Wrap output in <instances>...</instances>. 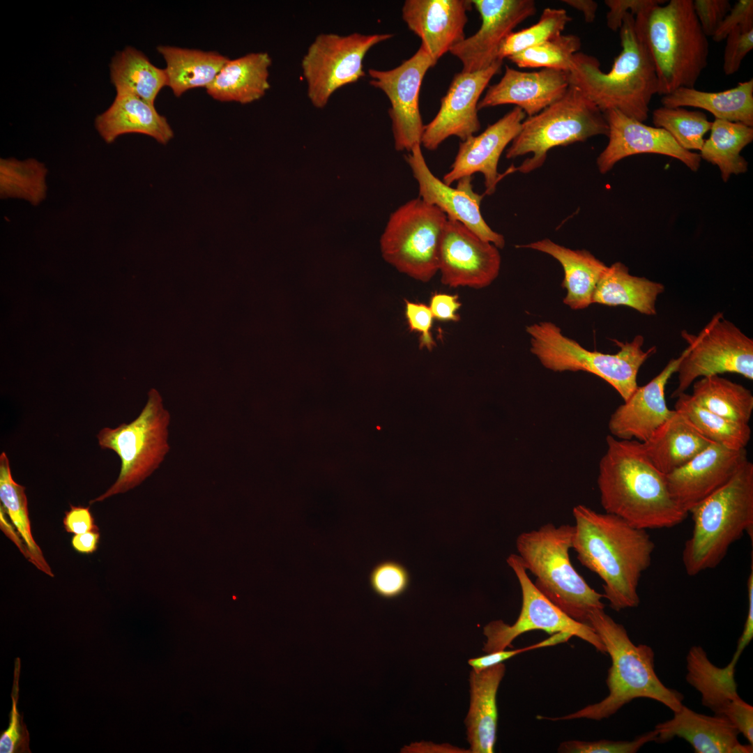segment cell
I'll return each instance as SVG.
<instances>
[{
  "instance_id": "d6986e66",
  "label": "cell",
  "mask_w": 753,
  "mask_h": 753,
  "mask_svg": "<svg viewBox=\"0 0 753 753\" xmlns=\"http://www.w3.org/2000/svg\"><path fill=\"white\" fill-rule=\"evenodd\" d=\"M482 24L473 36L465 38L450 52L462 63V72L472 73L490 66L498 59L499 47L521 22L536 12L533 0H474Z\"/></svg>"
},
{
  "instance_id": "5b68a950",
  "label": "cell",
  "mask_w": 753,
  "mask_h": 753,
  "mask_svg": "<svg viewBox=\"0 0 753 753\" xmlns=\"http://www.w3.org/2000/svg\"><path fill=\"white\" fill-rule=\"evenodd\" d=\"M635 29L655 69L658 95L694 88L708 65L709 44L692 0H670L634 16Z\"/></svg>"
},
{
  "instance_id": "ab89813d",
  "label": "cell",
  "mask_w": 753,
  "mask_h": 753,
  "mask_svg": "<svg viewBox=\"0 0 753 753\" xmlns=\"http://www.w3.org/2000/svg\"><path fill=\"white\" fill-rule=\"evenodd\" d=\"M47 174L46 165L35 158H1L0 197L24 200L37 206L47 196Z\"/></svg>"
},
{
  "instance_id": "681fc988",
  "label": "cell",
  "mask_w": 753,
  "mask_h": 753,
  "mask_svg": "<svg viewBox=\"0 0 753 753\" xmlns=\"http://www.w3.org/2000/svg\"><path fill=\"white\" fill-rule=\"evenodd\" d=\"M405 317L411 331L420 333L419 348L432 351L436 345L431 332L434 317L429 306L405 300Z\"/></svg>"
},
{
  "instance_id": "9c48e42d",
  "label": "cell",
  "mask_w": 753,
  "mask_h": 753,
  "mask_svg": "<svg viewBox=\"0 0 753 753\" xmlns=\"http://www.w3.org/2000/svg\"><path fill=\"white\" fill-rule=\"evenodd\" d=\"M608 132L603 113L577 87L570 84L561 98L522 121L505 158L531 156L519 166L510 168L508 173L533 172L543 165L552 149L583 142L596 135L607 136Z\"/></svg>"
},
{
  "instance_id": "816d5d0a",
  "label": "cell",
  "mask_w": 753,
  "mask_h": 753,
  "mask_svg": "<svg viewBox=\"0 0 753 753\" xmlns=\"http://www.w3.org/2000/svg\"><path fill=\"white\" fill-rule=\"evenodd\" d=\"M753 29V1L738 0L724 17L719 28L712 37L720 43L735 28Z\"/></svg>"
},
{
  "instance_id": "f907efd6",
  "label": "cell",
  "mask_w": 753,
  "mask_h": 753,
  "mask_svg": "<svg viewBox=\"0 0 753 753\" xmlns=\"http://www.w3.org/2000/svg\"><path fill=\"white\" fill-rule=\"evenodd\" d=\"M700 26L708 37H713L731 8L729 0H692Z\"/></svg>"
},
{
  "instance_id": "9a60e30c",
  "label": "cell",
  "mask_w": 753,
  "mask_h": 753,
  "mask_svg": "<svg viewBox=\"0 0 753 753\" xmlns=\"http://www.w3.org/2000/svg\"><path fill=\"white\" fill-rule=\"evenodd\" d=\"M436 63L424 45L397 67L388 70L370 69V84L388 98L395 148L411 151L421 144L424 125L419 109V93L427 71Z\"/></svg>"
},
{
  "instance_id": "1f68e13d",
  "label": "cell",
  "mask_w": 753,
  "mask_h": 753,
  "mask_svg": "<svg viewBox=\"0 0 753 753\" xmlns=\"http://www.w3.org/2000/svg\"><path fill=\"white\" fill-rule=\"evenodd\" d=\"M666 107H694L711 113L716 119L741 123L753 127V79L739 82L736 86L718 92L703 91L681 87L662 96Z\"/></svg>"
},
{
  "instance_id": "d590c367",
  "label": "cell",
  "mask_w": 753,
  "mask_h": 753,
  "mask_svg": "<svg viewBox=\"0 0 753 753\" xmlns=\"http://www.w3.org/2000/svg\"><path fill=\"white\" fill-rule=\"evenodd\" d=\"M109 77L116 94L133 95L153 105L161 89L167 86L165 69L156 67L133 47H126L112 57Z\"/></svg>"
},
{
  "instance_id": "836d02e7",
  "label": "cell",
  "mask_w": 753,
  "mask_h": 753,
  "mask_svg": "<svg viewBox=\"0 0 753 753\" xmlns=\"http://www.w3.org/2000/svg\"><path fill=\"white\" fill-rule=\"evenodd\" d=\"M157 50L166 63L167 86L176 97L192 89H206L229 59L215 51L169 45H160Z\"/></svg>"
},
{
  "instance_id": "277c9868",
  "label": "cell",
  "mask_w": 753,
  "mask_h": 753,
  "mask_svg": "<svg viewBox=\"0 0 753 753\" xmlns=\"http://www.w3.org/2000/svg\"><path fill=\"white\" fill-rule=\"evenodd\" d=\"M591 625L611 657L607 685L609 694L602 701L563 717L538 718L552 721L586 718L601 720L615 714L637 698H648L668 707L673 713L683 705V695L667 687L655 670V653L647 645L634 644L624 626L616 623L604 609L592 610L588 616Z\"/></svg>"
},
{
  "instance_id": "db71d44e",
  "label": "cell",
  "mask_w": 753,
  "mask_h": 753,
  "mask_svg": "<svg viewBox=\"0 0 753 753\" xmlns=\"http://www.w3.org/2000/svg\"><path fill=\"white\" fill-rule=\"evenodd\" d=\"M722 715L728 718L740 733L753 745V706L740 697L733 701Z\"/></svg>"
},
{
  "instance_id": "7a4b0ae2",
  "label": "cell",
  "mask_w": 753,
  "mask_h": 753,
  "mask_svg": "<svg viewBox=\"0 0 753 753\" xmlns=\"http://www.w3.org/2000/svg\"><path fill=\"white\" fill-rule=\"evenodd\" d=\"M606 442L597 480L605 512L644 530L671 528L684 522L688 512L673 499L666 476L649 460L641 442L611 434Z\"/></svg>"
},
{
  "instance_id": "680465c9",
  "label": "cell",
  "mask_w": 753,
  "mask_h": 753,
  "mask_svg": "<svg viewBox=\"0 0 753 753\" xmlns=\"http://www.w3.org/2000/svg\"><path fill=\"white\" fill-rule=\"evenodd\" d=\"M533 645L525 647L523 648H519L510 651H499L491 653H487L484 656L478 657L471 658L468 660L469 664L472 667V670L475 671H480L499 664L503 663L504 661L519 654L523 652L534 650Z\"/></svg>"
},
{
  "instance_id": "6da1fadb",
  "label": "cell",
  "mask_w": 753,
  "mask_h": 753,
  "mask_svg": "<svg viewBox=\"0 0 753 753\" xmlns=\"http://www.w3.org/2000/svg\"><path fill=\"white\" fill-rule=\"evenodd\" d=\"M572 515V549L579 561L602 580L609 606L617 611L639 606V584L655 549L646 530L584 505L574 507Z\"/></svg>"
},
{
  "instance_id": "4316f807",
  "label": "cell",
  "mask_w": 753,
  "mask_h": 753,
  "mask_svg": "<svg viewBox=\"0 0 753 753\" xmlns=\"http://www.w3.org/2000/svg\"><path fill=\"white\" fill-rule=\"evenodd\" d=\"M94 125L107 144L128 133L143 134L164 145L174 137L171 126L155 105L130 94H116L109 108L96 116Z\"/></svg>"
},
{
  "instance_id": "f5cc1de1",
  "label": "cell",
  "mask_w": 753,
  "mask_h": 753,
  "mask_svg": "<svg viewBox=\"0 0 753 753\" xmlns=\"http://www.w3.org/2000/svg\"><path fill=\"white\" fill-rule=\"evenodd\" d=\"M666 2L664 0H605L604 3L609 8L607 25L611 31H617L621 27L626 13L630 12L635 16L652 6Z\"/></svg>"
},
{
  "instance_id": "7402d4cb",
  "label": "cell",
  "mask_w": 753,
  "mask_h": 753,
  "mask_svg": "<svg viewBox=\"0 0 753 753\" xmlns=\"http://www.w3.org/2000/svg\"><path fill=\"white\" fill-rule=\"evenodd\" d=\"M747 459L745 449L713 443L685 464L665 475L673 499L686 512L725 485Z\"/></svg>"
},
{
  "instance_id": "2e32d148",
  "label": "cell",
  "mask_w": 753,
  "mask_h": 753,
  "mask_svg": "<svg viewBox=\"0 0 753 753\" xmlns=\"http://www.w3.org/2000/svg\"><path fill=\"white\" fill-rule=\"evenodd\" d=\"M501 263L497 247L480 238L459 221L448 218L438 259L443 284L485 288L498 277Z\"/></svg>"
},
{
  "instance_id": "7dc6e473",
  "label": "cell",
  "mask_w": 753,
  "mask_h": 753,
  "mask_svg": "<svg viewBox=\"0 0 753 753\" xmlns=\"http://www.w3.org/2000/svg\"><path fill=\"white\" fill-rule=\"evenodd\" d=\"M657 736V731L654 729L631 741L568 740L560 744L558 752L563 753H634L646 743L655 741Z\"/></svg>"
},
{
  "instance_id": "d4e9b609",
  "label": "cell",
  "mask_w": 753,
  "mask_h": 753,
  "mask_svg": "<svg viewBox=\"0 0 753 753\" xmlns=\"http://www.w3.org/2000/svg\"><path fill=\"white\" fill-rule=\"evenodd\" d=\"M569 86L568 73L562 70L524 72L506 66L501 80L490 86L478 102V109L511 104L530 117L561 98Z\"/></svg>"
},
{
  "instance_id": "60d3db41",
  "label": "cell",
  "mask_w": 753,
  "mask_h": 753,
  "mask_svg": "<svg viewBox=\"0 0 753 753\" xmlns=\"http://www.w3.org/2000/svg\"><path fill=\"white\" fill-rule=\"evenodd\" d=\"M676 398L675 409L683 413L696 428L714 443L733 450L745 449L751 438L749 424L739 423L717 415L683 393Z\"/></svg>"
},
{
  "instance_id": "484cf974",
  "label": "cell",
  "mask_w": 753,
  "mask_h": 753,
  "mask_svg": "<svg viewBox=\"0 0 753 753\" xmlns=\"http://www.w3.org/2000/svg\"><path fill=\"white\" fill-rule=\"evenodd\" d=\"M655 729L657 731L655 742L680 738L696 753H736L740 744L738 730L725 716L698 713L683 704L671 719L657 724Z\"/></svg>"
},
{
  "instance_id": "ac0fdd59",
  "label": "cell",
  "mask_w": 753,
  "mask_h": 753,
  "mask_svg": "<svg viewBox=\"0 0 753 753\" xmlns=\"http://www.w3.org/2000/svg\"><path fill=\"white\" fill-rule=\"evenodd\" d=\"M405 159L418 183L420 198L439 208L448 218L459 221L480 238L499 249L504 248V236L492 230L482 215L480 203L483 195L473 191L471 176L458 180L456 188L446 184L429 169L420 144H416Z\"/></svg>"
},
{
  "instance_id": "83f0119b",
  "label": "cell",
  "mask_w": 753,
  "mask_h": 753,
  "mask_svg": "<svg viewBox=\"0 0 753 753\" xmlns=\"http://www.w3.org/2000/svg\"><path fill=\"white\" fill-rule=\"evenodd\" d=\"M505 672L503 663L469 674L470 705L464 720L471 753H492L496 739V694Z\"/></svg>"
},
{
  "instance_id": "4fadbf2b",
  "label": "cell",
  "mask_w": 753,
  "mask_h": 753,
  "mask_svg": "<svg viewBox=\"0 0 753 753\" xmlns=\"http://www.w3.org/2000/svg\"><path fill=\"white\" fill-rule=\"evenodd\" d=\"M392 36L358 33L317 36L301 63L312 104L324 108L336 90L365 76L363 61L368 50Z\"/></svg>"
},
{
  "instance_id": "8fae6325",
  "label": "cell",
  "mask_w": 753,
  "mask_h": 753,
  "mask_svg": "<svg viewBox=\"0 0 753 753\" xmlns=\"http://www.w3.org/2000/svg\"><path fill=\"white\" fill-rule=\"evenodd\" d=\"M446 215L419 197L390 216L380 245L383 259L400 272L427 282L438 272L440 241Z\"/></svg>"
},
{
  "instance_id": "e575fe53",
  "label": "cell",
  "mask_w": 753,
  "mask_h": 753,
  "mask_svg": "<svg viewBox=\"0 0 753 753\" xmlns=\"http://www.w3.org/2000/svg\"><path fill=\"white\" fill-rule=\"evenodd\" d=\"M732 657L724 667L714 665L700 646H692L686 657L687 682L701 695V703L714 714L722 715L726 708L740 697L735 680L736 664Z\"/></svg>"
},
{
  "instance_id": "6125c7cd",
  "label": "cell",
  "mask_w": 753,
  "mask_h": 753,
  "mask_svg": "<svg viewBox=\"0 0 753 753\" xmlns=\"http://www.w3.org/2000/svg\"><path fill=\"white\" fill-rule=\"evenodd\" d=\"M565 4L583 13L586 22H593L596 16L598 3L592 0H563Z\"/></svg>"
},
{
  "instance_id": "8992f818",
  "label": "cell",
  "mask_w": 753,
  "mask_h": 753,
  "mask_svg": "<svg viewBox=\"0 0 753 753\" xmlns=\"http://www.w3.org/2000/svg\"><path fill=\"white\" fill-rule=\"evenodd\" d=\"M691 536L682 560L686 573L696 576L716 568L731 545L753 531V464L746 459L722 487L690 511Z\"/></svg>"
},
{
  "instance_id": "e7e4bbea",
  "label": "cell",
  "mask_w": 753,
  "mask_h": 753,
  "mask_svg": "<svg viewBox=\"0 0 753 753\" xmlns=\"http://www.w3.org/2000/svg\"><path fill=\"white\" fill-rule=\"evenodd\" d=\"M572 637H574V636L572 634L569 633V632H556V633H554V634H552V636L549 638H548V639H545V640H544L542 641H540V642H539L538 644H535L534 645H535V648L554 646V645H556L558 644L565 642Z\"/></svg>"
},
{
  "instance_id": "ffe728a7",
  "label": "cell",
  "mask_w": 753,
  "mask_h": 753,
  "mask_svg": "<svg viewBox=\"0 0 753 753\" xmlns=\"http://www.w3.org/2000/svg\"><path fill=\"white\" fill-rule=\"evenodd\" d=\"M603 114L609 128V142L596 160L601 174L607 173L621 160L641 153L676 158L694 172L699 168V154L683 149L663 128L645 125L614 109Z\"/></svg>"
},
{
  "instance_id": "f546056e",
  "label": "cell",
  "mask_w": 753,
  "mask_h": 753,
  "mask_svg": "<svg viewBox=\"0 0 753 753\" xmlns=\"http://www.w3.org/2000/svg\"><path fill=\"white\" fill-rule=\"evenodd\" d=\"M713 443L676 409L647 441L641 442L649 460L664 475L685 464Z\"/></svg>"
},
{
  "instance_id": "3957f363",
  "label": "cell",
  "mask_w": 753,
  "mask_h": 753,
  "mask_svg": "<svg viewBox=\"0 0 753 753\" xmlns=\"http://www.w3.org/2000/svg\"><path fill=\"white\" fill-rule=\"evenodd\" d=\"M622 50L611 70L603 73L598 59L577 52L568 73L570 85L577 87L602 113L617 109L644 122L648 117L658 81L648 51L637 33L634 15L626 13L619 29Z\"/></svg>"
},
{
  "instance_id": "11a10c76",
  "label": "cell",
  "mask_w": 753,
  "mask_h": 753,
  "mask_svg": "<svg viewBox=\"0 0 753 753\" xmlns=\"http://www.w3.org/2000/svg\"><path fill=\"white\" fill-rule=\"evenodd\" d=\"M63 524L67 533L75 535L99 530L95 524L89 507L82 505L75 506L70 504V509L65 512Z\"/></svg>"
},
{
  "instance_id": "8d00e7d4",
  "label": "cell",
  "mask_w": 753,
  "mask_h": 753,
  "mask_svg": "<svg viewBox=\"0 0 753 753\" xmlns=\"http://www.w3.org/2000/svg\"><path fill=\"white\" fill-rule=\"evenodd\" d=\"M753 140V127L741 123L715 119L710 135L700 150L701 159L717 165L722 178L727 182L731 174L747 170V162L741 151Z\"/></svg>"
},
{
  "instance_id": "f1b7e54d",
  "label": "cell",
  "mask_w": 753,
  "mask_h": 753,
  "mask_svg": "<svg viewBox=\"0 0 753 753\" xmlns=\"http://www.w3.org/2000/svg\"><path fill=\"white\" fill-rule=\"evenodd\" d=\"M517 247L545 253L561 264L564 273L561 285L566 290L564 304L575 310L592 304L595 288L607 266L589 251L570 249L549 238Z\"/></svg>"
},
{
  "instance_id": "4dcf8cb0",
  "label": "cell",
  "mask_w": 753,
  "mask_h": 753,
  "mask_svg": "<svg viewBox=\"0 0 753 753\" xmlns=\"http://www.w3.org/2000/svg\"><path fill=\"white\" fill-rule=\"evenodd\" d=\"M271 62L267 52H252L229 59L206 88V92L221 102L245 105L256 101L270 88L268 69Z\"/></svg>"
},
{
  "instance_id": "44dd1931",
  "label": "cell",
  "mask_w": 753,
  "mask_h": 753,
  "mask_svg": "<svg viewBox=\"0 0 753 753\" xmlns=\"http://www.w3.org/2000/svg\"><path fill=\"white\" fill-rule=\"evenodd\" d=\"M526 114L515 107L482 133L471 136L459 144L457 153L443 181L450 185L455 181L481 173L484 176L485 195L494 193L502 175L498 172L500 157L518 135Z\"/></svg>"
},
{
  "instance_id": "ee69618b",
  "label": "cell",
  "mask_w": 753,
  "mask_h": 753,
  "mask_svg": "<svg viewBox=\"0 0 753 753\" xmlns=\"http://www.w3.org/2000/svg\"><path fill=\"white\" fill-rule=\"evenodd\" d=\"M571 20L563 8H545L537 23L519 31H512L504 39L499 49L498 59L503 61L527 48L556 38L562 34Z\"/></svg>"
},
{
  "instance_id": "603a6c76",
  "label": "cell",
  "mask_w": 753,
  "mask_h": 753,
  "mask_svg": "<svg viewBox=\"0 0 753 753\" xmlns=\"http://www.w3.org/2000/svg\"><path fill=\"white\" fill-rule=\"evenodd\" d=\"M685 353V349L679 357L671 359L648 383L638 386L630 397L613 412L608 423L611 436L618 439H635L645 442L673 415L675 409L668 408L664 390Z\"/></svg>"
},
{
  "instance_id": "be15d7a7",
  "label": "cell",
  "mask_w": 753,
  "mask_h": 753,
  "mask_svg": "<svg viewBox=\"0 0 753 753\" xmlns=\"http://www.w3.org/2000/svg\"><path fill=\"white\" fill-rule=\"evenodd\" d=\"M0 515H0L1 527L2 530L16 544V545L20 549L21 552L26 558L27 552H26V549L25 545H24L23 540H22L21 537L17 535V533L13 530V528L12 526H10V525H9V524H8V522L6 521V517L4 516V510L1 506V514Z\"/></svg>"
},
{
  "instance_id": "52a82bcc",
  "label": "cell",
  "mask_w": 753,
  "mask_h": 753,
  "mask_svg": "<svg viewBox=\"0 0 753 753\" xmlns=\"http://www.w3.org/2000/svg\"><path fill=\"white\" fill-rule=\"evenodd\" d=\"M574 526L546 524L522 533L516 547L523 566L535 577V587L572 619L588 624L589 613L604 609L601 594L591 588L572 566Z\"/></svg>"
},
{
  "instance_id": "c3c4849f",
  "label": "cell",
  "mask_w": 753,
  "mask_h": 753,
  "mask_svg": "<svg viewBox=\"0 0 753 753\" xmlns=\"http://www.w3.org/2000/svg\"><path fill=\"white\" fill-rule=\"evenodd\" d=\"M725 40L723 71L725 75H731L738 71L742 61L753 49V29L736 27L727 35Z\"/></svg>"
},
{
  "instance_id": "f35d334b",
  "label": "cell",
  "mask_w": 753,
  "mask_h": 753,
  "mask_svg": "<svg viewBox=\"0 0 753 753\" xmlns=\"http://www.w3.org/2000/svg\"><path fill=\"white\" fill-rule=\"evenodd\" d=\"M25 490V487L13 480L9 459L6 453L2 452L0 455L1 505L7 512L25 545L26 558L39 570L50 577H54L40 548L33 538Z\"/></svg>"
},
{
  "instance_id": "6f0895ef",
  "label": "cell",
  "mask_w": 753,
  "mask_h": 753,
  "mask_svg": "<svg viewBox=\"0 0 753 753\" xmlns=\"http://www.w3.org/2000/svg\"><path fill=\"white\" fill-rule=\"evenodd\" d=\"M748 609L744 628L740 635L736 651L733 657L739 659L742 652L753 638V557L752 554L751 570L747 581Z\"/></svg>"
},
{
  "instance_id": "5bb4252c",
  "label": "cell",
  "mask_w": 753,
  "mask_h": 753,
  "mask_svg": "<svg viewBox=\"0 0 753 753\" xmlns=\"http://www.w3.org/2000/svg\"><path fill=\"white\" fill-rule=\"evenodd\" d=\"M508 565L514 571L521 587L522 605L519 615L512 625L503 621H493L483 628L487 640L482 651L491 653L505 650L518 636L535 630L553 634L565 632L589 643L595 649L606 653L600 637L588 624L578 622L561 610L546 598L529 579L519 556L510 554Z\"/></svg>"
},
{
  "instance_id": "ba28073f",
  "label": "cell",
  "mask_w": 753,
  "mask_h": 753,
  "mask_svg": "<svg viewBox=\"0 0 753 753\" xmlns=\"http://www.w3.org/2000/svg\"><path fill=\"white\" fill-rule=\"evenodd\" d=\"M530 351L546 369L556 372L583 371L601 378L627 400L638 387L639 370L657 347L642 349L644 338L636 335L631 342L612 340L617 353H604L583 347L565 335L555 324L540 321L526 326Z\"/></svg>"
},
{
  "instance_id": "f6af8a7d",
  "label": "cell",
  "mask_w": 753,
  "mask_h": 753,
  "mask_svg": "<svg viewBox=\"0 0 753 753\" xmlns=\"http://www.w3.org/2000/svg\"><path fill=\"white\" fill-rule=\"evenodd\" d=\"M20 658L15 660L14 677L11 697V709L9 713L8 728L1 733V753H30L29 733L24 722L23 715L17 710L19 699V680L20 676Z\"/></svg>"
},
{
  "instance_id": "cb8c5ba5",
  "label": "cell",
  "mask_w": 753,
  "mask_h": 753,
  "mask_svg": "<svg viewBox=\"0 0 753 753\" xmlns=\"http://www.w3.org/2000/svg\"><path fill=\"white\" fill-rule=\"evenodd\" d=\"M468 0H407L402 9L408 28L421 38L432 59H438L466 37Z\"/></svg>"
},
{
  "instance_id": "bcb514c9",
  "label": "cell",
  "mask_w": 753,
  "mask_h": 753,
  "mask_svg": "<svg viewBox=\"0 0 753 753\" xmlns=\"http://www.w3.org/2000/svg\"><path fill=\"white\" fill-rule=\"evenodd\" d=\"M370 583L378 595L384 598H395L407 590L410 575L401 563L386 561L373 568L370 575Z\"/></svg>"
},
{
  "instance_id": "9f6ffc18",
  "label": "cell",
  "mask_w": 753,
  "mask_h": 753,
  "mask_svg": "<svg viewBox=\"0 0 753 753\" xmlns=\"http://www.w3.org/2000/svg\"><path fill=\"white\" fill-rule=\"evenodd\" d=\"M461 306L458 295L435 293L430 298L429 307L434 319L441 321L457 322L460 320V316L457 312Z\"/></svg>"
},
{
  "instance_id": "91938a15",
  "label": "cell",
  "mask_w": 753,
  "mask_h": 753,
  "mask_svg": "<svg viewBox=\"0 0 753 753\" xmlns=\"http://www.w3.org/2000/svg\"><path fill=\"white\" fill-rule=\"evenodd\" d=\"M402 752L406 753H471L469 750H464L450 744H434L432 742L420 741L404 746Z\"/></svg>"
},
{
  "instance_id": "74e56055",
  "label": "cell",
  "mask_w": 753,
  "mask_h": 753,
  "mask_svg": "<svg viewBox=\"0 0 753 753\" xmlns=\"http://www.w3.org/2000/svg\"><path fill=\"white\" fill-rule=\"evenodd\" d=\"M692 384L691 396L701 406L727 419L749 424L753 411L750 390L717 374L701 377Z\"/></svg>"
},
{
  "instance_id": "30bf717a",
  "label": "cell",
  "mask_w": 753,
  "mask_h": 753,
  "mask_svg": "<svg viewBox=\"0 0 753 753\" xmlns=\"http://www.w3.org/2000/svg\"><path fill=\"white\" fill-rule=\"evenodd\" d=\"M170 413L155 389L148 393L146 403L139 416L129 423L116 427H105L96 435L102 449L113 450L121 460L116 481L90 504L105 501L139 485L163 462L169 452L168 427Z\"/></svg>"
},
{
  "instance_id": "7c38bea8",
  "label": "cell",
  "mask_w": 753,
  "mask_h": 753,
  "mask_svg": "<svg viewBox=\"0 0 753 753\" xmlns=\"http://www.w3.org/2000/svg\"><path fill=\"white\" fill-rule=\"evenodd\" d=\"M681 335L688 347L676 370L678 383L671 397L704 376L729 372L753 379V340L723 313L713 316L697 335L685 330Z\"/></svg>"
},
{
  "instance_id": "e0dca14e",
  "label": "cell",
  "mask_w": 753,
  "mask_h": 753,
  "mask_svg": "<svg viewBox=\"0 0 753 753\" xmlns=\"http://www.w3.org/2000/svg\"><path fill=\"white\" fill-rule=\"evenodd\" d=\"M502 63L497 60L482 70L461 71L454 76L436 116L424 126L421 144L426 149L436 150L450 136L464 141L480 130L478 100L491 79L500 72Z\"/></svg>"
},
{
  "instance_id": "7bdbcfd3",
  "label": "cell",
  "mask_w": 753,
  "mask_h": 753,
  "mask_svg": "<svg viewBox=\"0 0 753 753\" xmlns=\"http://www.w3.org/2000/svg\"><path fill=\"white\" fill-rule=\"evenodd\" d=\"M581 45L577 36L561 34L508 59L519 68H542L569 73L572 68L574 56Z\"/></svg>"
},
{
  "instance_id": "b9f144b4",
  "label": "cell",
  "mask_w": 753,
  "mask_h": 753,
  "mask_svg": "<svg viewBox=\"0 0 753 753\" xmlns=\"http://www.w3.org/2000/svg\"><path fill=\"white\" fill-rule=\"evenodd\" d=\"M652 119L655 127L667 131L680 146L689 151L702 149L703 137L712 126L705 113L685 107L662 106L653 110Z\"/></svg>"
},
{
  "instance_id": "94428289",
  "label": "cell",
  "mask_w": 753,
  "mask_h": 753,
  "mask_svg": "<svg viewBox=\"0 0 753 753\" xmlns=\"http://www.w3.org/2000/svg\"><path fill=\"white\" fill-rule=\"evenodd\" d=\"M99 540V530L91 531L74 535L71 539V545L78 553L90 554L97 550Z\"/></svg>"
},
{
  "instance_id": "d6a6232c",
  "label": "cell",
  "mask_w": 753,
  "mask_h": 753,
  "mask_svg": "<svg viewBox=\"0 0 753 753\" xmlns=\"http://www.w3.org/2000/svg\"><path fill=\"white\" fill-rule=\"evenodd\" d=\"M664 291L662 284L630 274L628 268L617 261L607 266L595 288L592 304L626 306L641 314H656V301Z\"/></svg>"
}]
</instances>
